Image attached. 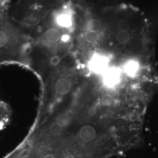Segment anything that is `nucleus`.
<instances>
[{"label":"nucleus","instance_id":"10","mask_svg":"<svg viewBox=\"0 0 158 158\" xmlns=\"http://www.w3.org/2000/svg\"><path fill=\"white\" fill-rule=\"evenodd\" d=\"M70 122V117L66 113L60 114L56 118V123L62 127H65L69 124Z\"/></svg>","mask_w":158,"mask_h":158},{"label":"nucleus","instance_id":"12","mask_svg":"<svg viewBox=\"0 0 158 158\" xmlns=\"http://www.w3.org/2000/svg\"><path fill=\"white\" fill-rule=\"evenodd\" d=\"M63 127L56 123H53L49 127V132L51 134L55 136H59L62 132Z\"/></svg>","mask_w":158,"mask_h":158},{"label":"nucleus","instance_id":"21","mask_svg":"<svg viewBox=\"0 0 158 158\" xmlns=\"http://www.w3.org/2000/svg\"><path fill=\"white\" fill-rule=\"evenodd\" d=\"M60 40H62L64 42H66L67 41H68V40H69V36L68 35H63V36H62Z\"/></svg>","mask_w":158,"mask_h":158},{"label":"nucleus","instance_id":"7","mask_svg":"<svg viewBox=\"0 0 158 158\" xmlns=\"http://www.w3.org/2000/svg\"><path fill=\"white\" fill-rule=\"evenodd\" d=\"M62 35L60 31L56 28H50L45 34L46 40L51 43H55L61 39Z\"/></svg>","mask_w":158,"mask_h":158},{"label":"nucleus","instance_id":"15","mask_svg":"<svg viewBox=\"0 0 158 158\" xmlns=\"http://www.w3.org/2000/svg\"><path fill=\"white\" fill-rule=\"evenodd\" d=\"M106 95L113 98L117 94V90L114 86H108L106 90Z\"/></svg>","mask_w":158,"mask_h":158},{"label":"nucleus","instance_id":"6","mask_svg":"<svg viewBox=\"0 0 158 158\" xmlns=\"http://www.w3.org/2000/svg\"><path fill=\"white\" fill-rule=\"evenodd\" d=\"M141 64L135 59L128 60L125 63L124 70L125 72L130 76H134L140 70Z\"/></svg>","mask_w":158,"mask_h":158},{"label":"nucleus","instance_id":"23","mask_svg":"<svg viewBox=\"0 0 158 158\" xmlns=\"http://www.w3.org/2000/svg\"><path fill=\"white\" fill-rule=\"evenodd\" d=\"M63 158H78L77 156H74L73 155H71V154H70V155H67L66 156H65L64 157H63Z\"/></svg>","mask_w":158,"mask_h":158},{"label":"nucleus","instance_id":"9","mask_svg":"<svg viewBox=\"0 0 158 158\" xmlns=\"http://www.w3.org/2000/svg\"><path fill=\"white\" fill-rule=\"evenodd\" d=\"M116 39L119 44L121 45H125L130 42L131 40V35L129 32L118 31V32L116 35Z\"/></svg>","mask_w":158,"mask_h":158},{"label":"nucleus","instance_id":"1","mask_svg":"<svg viewBox=\"0 0 158 158\" xmlns=\"http://www.w3.org/2000/svg\"><path fill=\"white\" fill-rule=\"evenodd\" d=\"M54 21L59 27L70 29L73 28L74 23L73 11L69 7H64L55 14Z\"/></svg>","mask_w":158,"mask_h":158},{"label":"nucleus","instance_id":"17","mask_svg":"<svg viewBox=\"0 0 158 158\" xmlns=\"http://www.w3.org/2000/svg\"><path fill=\"white\" fill-rule=\"evenodd\" d=\"M22 51H23V53L24 55H28L31 53V52L32 51V46L31 45H29V44H26L23 45Z\"/></svg>","mask_w":158,"mask_h":158},{"label":"nucleus","instance_id":"22","mask_svg":"<svg viewBox=\"0 0 158 158\" xmlns=\"http://www.w3.org/2000/svg\"><path fill=\"white\" fill-rule=\"evenodd\" d=\"M44 158H56L55 155L52 154V153H49L46 155L44 157Z\"/></svg>","mask_w":158,"mask_h":158},{"label":"nucleus","instance_id":"18","mask_svg":"<svg viewBox=\"0 0 158 158\" xmlns=\"http://www.w3.org/2000/svg\"><path fill=\"white\" fill-rule=\"evenodd\" d=\"M60 62V58L57 55H54L51 58V63L52 66H56Z\"/></svg>","mask_w":158,"mask_h":158},{"label":"nucleus","instance_id":"4","mask_svg":"<svg viewBox=\"0 0 158 158\" xmlns=\"http://www.w3.org/2000/svg\"><path fill=\"white\" fill-rule=\"evenodd\" d=\"M104 79L105 83L109 85V86H113V85L118 83L121 77V71L117 68H109L104 73Z\"/></svg>","mask_w":158,"mask_h":158},{"label":"nucleus","instance_id":"8","mask_svg":"<svg viewBox=\"0 0 158 158\" xmlns=\"http://www.w3.org/2000/svg\"><path fill=\"white\" fill-rule=\"evenodd\" d=\"M85 39L89 43H95L99 39L98 31L88 29L85 32Z\"/></svg>","mask_w":158,"mask_h":158},{"label":"nucleus","instance_id":"14","mask_svg":"<svg viewBox=\"0 0 158 158\" xmlns=\"http://www.w3.org/2000/svg\"><path fill=\"white\" fill-rule=\"evenodd\" d=\"M8 36L7 35L2 31H0V48H3L8 43Z\"/></svg>","mask_w":158,"mask_h":158},{"label":"nucleus","instance_id":"2","mask_svg":"<svg viewBox=\"0 0 158 158\" xmlns=\"http://www.w3.org/2000/svg\"><path fill=\"white\" fill-rule=\"evenodd\" d=\"M110 59L101 53H96L89 62L91 70L96 73H104L109 68Z\"/></svg>","mask_w":158,"mask_h":158},{"label":"nucleus","instance_id":"3","mask_svg":"<svg viewBox=\"0 0 158 158\" xmlns=\"http://www.w3.org/2000/svg\"><path fill=\"white\" fill-rule=\"evenodd\" d=\"M97 136V131L94 127L90 125H85L81 128L79 132L80 139L85 143L93 141Z\"/></svg>","mask_w":158,"mask_h":158},{"label":"nucleus","instance_id":"11","mask_svg":"<svg viewBox=\"0 0 158 158\" xmlns=\"http://www.w3.org/2000/svg\"><path fill=\"white\" fill-rule=\"evenodd\" d=\"M40 22V18L35 14H31L25 18L24 23L31 27L37 25Z\"/></svg>","mask_w":158,"mask_h":158},{"label":"nucleus","instance_id":"13","mask_svg":"<svg viewBox=\"0 0 158 158\" xmlns=\"http://www.w3.org/2000/svg\"><path fill=\"white\" fill-rule=\"evenodd\" d=\"M117 28L118 31L128 32L131 28V23L130 21L127 19H121L117 23Z\"/></svg>","mask_w":158,"mask_h":158},{"label":"nucleus","instance_id":"16","mask_svg":"<svg viewBox=\"0 0 158 158\" xmlns=\"http://www.w3.org/2000/svg\"><path fill=\"white\" fill-rule=\"evenodd\" d=\"M112 102V98L107 96V95H104L102 96L101 99L102 104L104 106H109L111 104Z\"/></svg>","mask_w":158,"mask_h":158},{"label":"nucleus","instance_id":"20","mask_svg":"<svg viewBox=\"0 0 158 158\" xmlns=\"http://www.w3.org/2000/svg\"><path fill=\"white\" fill-rule=\"evenodd\" d=\"M88 113H89V114L90 115H91V116L94 115L96 113V108H95V107L90 108L89 109V110H88Z\"/></svg>","mask_w":158,"mask_h":158},{"label":"nucleus","instance_id":"5","mask_svg":"<svg viewBox=\"0 0 158 158\" xmlns=\"http://www.w3.org/2000/svg\"><path fill=\"white\" fill-rule=\"evenodd\" d=\"M55 91L60 96H65L68 94L72 89V83L66 78L59 79L55 86Z\"/></svg>","mask_w":158,"mask_h":158},{"label":"nucleus","instance_id":"19","mask_svg":"<svg viewBox=\"0 0 158 158\" xmlns=\"http://www.w3.org/2000/svg\"><path fill=\"white\" fill-rule=\"evenodd\" d=\"M99 28V24L98 23H97L96 21H91L89 24V29H92V30H94L96 31H98Z\"/></svg>","mask_w":158,"mask_h":158}]
</instances>
